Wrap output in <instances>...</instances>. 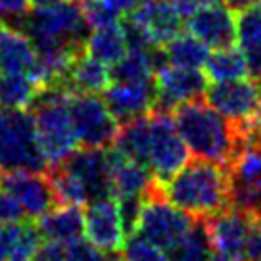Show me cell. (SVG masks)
<instances>
[{
    "label": "cell",
    "instance_id": "28",
    "mask_svg": "<svg viewBox=\"0 0 261 261\" xmlns=\"http://www.w3.org/2000/svg\"><path fill=\"white\" fill-rule=\"evenodd\" d=\"M48 179L58 204L83 205L85 202H89V196H87V190L81 185V180L77 179L65 165H54L48 171Z\"/></svg>",
    "mask_w": 261,
    "mask_h": 261
},
{
    "label": "cell",
    "instance_id": "1",
    "mask_svg": "<svg viewBox=\"0 0 261 261\" xmlns=\"http://www.w3.org/2000/svg\"><path fill=\"white\" fill-rule=\"evenodd\" d=\"M160 190L173 205L194 219H207L232 207L230 169L200 158L187 163Z\"/></svg>",
    "mask_w": 261,
    "mask_h": 261
},
{
    "label": "cell",
    "instance_id": "14",
    "mask_svg": "<svg viewBox=\"0 0 261 261\" xmlns=\"http://www.w3.org/2000/svg\"><path fill=\"white\" fill-rule=\"evenodd\" d=\"M190 35L204 42L207 48H227L237 41L234 10L225 4H205L188 19Z\"/></svg>",
    "mask_w": 261,
    "mask_h": 261
},
{
    "label": "cell",
    "instance_id": "32",
    "mask_svg": "<svg viewBox=\"0 0 261 261\" xmlns=\"http://www.w3.org/2000/svg\"><path fill=\"white\" fill-rule=\"evenodd\" d=\"M33 0H0V23L21 29L31 14Z\"/></svg>",
    "mask_w": 261,
    "mask_h": 261
},
{
    "label": "cell",
    "instance_id": "40",
    "mask_svg": "<svg viewBox=\"0 0 261 261\" xmlns=\"http://www.w3.org/2000/svg\"><path fill=\"white\" fill-rule=\"evenodd\" d=\"M35 4H39V6H46V4H54V2H60V0H33Z\"/></svg>",
    "mask_w": 261,
    "mask_h": 261
},
{
    "label": "cell",
    "instance_id": "31",
    "mask_svg": "<svg viewBox=\"0 0 261 261\" xmlns=\"http://www.w3.org/2000/svg\"><path fill=\"white\" fill-rule=\"evenodd\" d=\"M81 10L89 29H98L119 21V14L114 8H110L104 0H90L89 4L81 6Z\"/></svg>",
    "mask_w": 261,
    "mask_h": 261
},
{
    "label": "cell",
    "instance_id": "21",
    "mask_svg": "<svg viewBox=\"0 0 261 261\" xmlns=\"http://www.w3.org/2000/svg\"><path fill=\"white\" fill-rule=\"evenodd\" d=\"M127 50H129V44H127V35L121 21L92 29L85 42V52H89L90 56L108 65L119 62Z\"/></svg>",
    "mask_w": 261,
    "mask_h": 261
},
{
    "label": "cell",
    "instance_id": "10",
    "mask_svg": "<svg viewBox=\"0 0 261 261\" xmlns=\"http://www.w3.org/2000/svg\"><path fill=\"white\" fill-rule=\"evenodd\" d=\"M207 104L234 125H248L259 117L261 83L253 79L215 83L205 89Z\"/></svg>",
    "mask_w": 261,
    "mask_h": 261
},
{
    "label": "cell",
    "instance_id": "34",
    "mask_svg": "<svg viewBox=\"0 0 261 261\" xmlns=\"http://www.w3.org/2000/svg\"><path fill=\"white\" fill-rule=\"evenodd\" d=\"M21 221H25L23 207L17 204V200L6 188L0 187V227L16 225Z\"/></svg>",
    "mask_w": 261,
    "mask_h": 261
},
{
    "label": "cell",
    "instance_id": "20",
    "mask_svg": "<svg viewBox=\"0 0 261 261\" xmlns=\"http://www.w3.org/2000/svg\"><path fill=\"white\" fill-rule=\"evenodd\" d=\"M67 83L75 92H104L112 83V69L108 67V64L83 50L73 60Z\"/></svg>",
    "mask_w": 261,
    "mask_h": 261
},
{
    "label": "cell",
    "instance_id": "5",
    "mask_svg": "<svg viewBox=\"0 0 261 261\" xmlns=\"http://www.w3.org/2000/svg\"><path fill=\"white\" fill-rule=\"evenodd\" d=\"M46 167L31 110L4 108L0 112V171H44Z\"/></svg>",
    "mask_w": 261,
    "mask_h": 261
},
{
    "label": "cell",
    "instance_id": "27",
    "mask_svg": "<svg viewBox=\"0 0 261 261\" xmlns=\"http://www.w3.org/2000/svg\"><path fill=\"white\" fill-rule=\"evenodd\" d=\"M163 52H165L167 64L180 65V67H196V69L205 65V60L210 56V48L190 33H185V35L179 33L171 42L163 46Z\"/></svg>",
    "mask_w": 261,
    "mask_h": 261
},
{
    "label": "cell",
    "instance_id": "12",
    "mask_svg": "<svg viewBox=\"0 0 261 261\" xmlns=\"http://www.w3.org/2000/svg\"><path fill=\"white\" fill-rule=\"evenodd\" d=\"M0 187L6 188L10 194L23 207L25 215L39 219L41 215L58 205L48 175L42 171H12L0 175Z\"/></svg>",
    "mask_w": 261,
    "mask_h": 261
},
{
    "label": "cell",
    "instance_id": "23",
    "mask_svg": "<svg viewBox=\"0 0 261 261\" xmlns=\"http://www.w3.org/2000/svg\"><path fill=\"white\" fill-rule=\"evenodd\" d=\"M41 89L29 75L2 73L0 75V104L8 110H29L37 100Z\"/></svg>",
    "mask_w": 261,
    "mask_h": 261
},
{
    "label": "cell",
    "instance_id": "17",
    "mask_svg": "<svg viewBox=\"0 0 261 261\" xmlns=\"http://www.w3.org/2000/svg\"><path fill=\"white\" fill-rule=\"evenodd\" d=\"M60 165H65L77 179L81 180V185L85 187L87 196H89V202L114 196L112 187H110L108 160L102 150L83 148V150H77L73 155H69Z\"/></svg>",
    "mask_w": 261,
    "mask_h": 261
},
{
    "label": "cell",
    "instance_id": "30",
    "mask_svg": "<svg viewBox=\"0 0 261 261\" xmlns=\"http://www.w3.org/2000/svg\"><path fill=\"white\" fill-rule=\"evenodd\" d=\"M121 250L123 261H169L167 259V253L163 252L162 248H158L150 240L140 237L139 232L129 234V238L125 240Z\"/></svg>",
    "mask_w": 261,
    "mask_h": 261
},
{
    "label": "cell",
    "instance_id": "35",
    "mask_svg": "<svg viewBox=\"0 0 261 261\" xmlns=\"http://www.w3.org/2000/svg\"><path fill=\"white\" fill-rule=\"evenodd\" d=\"M246 54V62H248V75L252 77L253 81L261 83V46Z\"/></svg>",
    "mask_w": 261,
    "mask_h": 261
},
{
    "label": "cell",
    "instance_id": "29",
    "mask_svg": "<svg viewBox=\"0 0 261 261\" xmlns=\"http://www.w3.org/2000/svg\"><path fill=\"white\" fill-rule=\"evenodd\" d=\"M237 41L244 52L255 50L261 46V8L250 6V8L238 10L237 17Z\"/></svg>",
    "mask_w": 261,
    "mask_h": 261
},
{
    "label": "cell",
    "instance_id": "2",
    "mask_svg": "<svg viewBox=\"0 0 261 261\" xmlns=\"http://www.w3.org/2000/svg\"><path fill=\"white\" fill-rule=\"evenodd\" d=\"M173 121L188 152L200 160L228 167L246 142L238 125L228 121L225 115L200 100H192L175 108Z\"/></svg>",
    "mask_w": 261,
    "mask_h": 261
},
{
    "label": "cell",
    "instance_id": "41",
    "mask_svg": "<svg viewBox=\"0 0 261 261\" xmlns=\"http://www.w3.org/2000/svg\"><path fill=\"white\" fill-rule=\"evenodd\" d=\"M104 261H123V259L119 257V255H115V253H112V255H110V257H106Z\"/></svg>",
    "mask_w": 261,
    "mask_h": 261
},
{
    "label": "cell",
    "instance_id": "8",
    "mask_svg": "<svg viewBox=\"0 0 261 261\" xmlns=\"http://www.w3.org/2000/svg\"><path fill=\"white\" fill-rule=\"evenodd\" d=\"M194 217L173 205L160 190V185L144 196L137 232L152 244L169 252L194 225Z\"/></svg>",
    "mask_w": 261,
    "mask_h": 261
},
{
    "label": "cell",
    "instance_id": "15",
    "mask_svg": "<svg viewBox=\"0 0 261 261\" xmlns=\"http://www.w3.org/2000/svg\"><path fill=\"white\" fill-rule=\"evenodd\" d=\"M108 173H110V187L115 198H127V196H146L152 192L158 182L154 175L150 173L146 165L123 154L121 150H110L106 152Z\"/></svg>",
    "mask_w": 261,
    "mask_h": 261
},
{
    "label": "cell",
    "instance_id": "16",
    "mask_svg": "<svg viewBox=\"0 0 261 261\" xmlns=\"http://www.w3.org/2000/svg\"><path fill=\"white\" fill-rule=\"evenodd\" d=\"M110 112L115 115V119L121 123L133 121L137 117L148 115L155 108V83H121L110 85L104 90Z\"/></svg>",
    "mask_w": 261,
    "mask_h": 261
},
{
    "label": "cell",
    "instance_id": "9",
    "mask_svg": "<svg viewBox=\"0 0 261 261\" xmlns=\"http://www.w3.org/2000/svg\"><path fill=\"white\" fill-rule=\"evenodd\" d=\"M67 106L77 140L83 148L104 150L114 144L119 133V121L110 112L106 100L92 92H71Z\"/></svg>",
    "mask_w": 261,
    "mask_h": 261
},
{
    "label": "cell",
    "instance_id": "26",
    "mask_svg": "<svg viewBox=\"0 0 261 261\" xmlns=\"http://www.w3.org/2000/svg\"><path fill=\"white\" fill-rule=\"evenodd\" d=\"M167 253L169 261H210L212 259V242L205 223L194 221L192 228Z\"/></svg>",
    "mask_w": 261,
    "mask_h": 261
},
{
    "label": "cell",
    "instance_id": "36",
    "mask_svg": "<svg viewBox=\"0 0 261 261\" xmlns=\"http://www.w3.org/2000/svg\"><path fill=\"white\" fill-rule=\"evenodd\" d=\"M171 2L182 21H188L196 14V10L202 6L200 0H171Z\"/></svg>",
    "mask_w": 261,
    "mask_h": 261
},
{
    "label": "cell",
    "instance_id": "7",
    "mask_svg": "<svg viewBox=\"0 0 261 261\" xmlns=\"http://www.w3.org/2000/svg\"><path fill=\"white\" fill-rule=\"evenodd\" d=\"M182 19L171 0H142L123 23L129 48H163L180 33Z\"/></svg>",
    "mask_w": 261,
    "mask_h": 261
},
{
    "label": "cell",
    "instance_id": "11",
    "mask_svg": "<svg viewBox=\"0 0 261 261\" xmlns=\"http://www.w3.org/2000/svg\"><path fill=\"white\" fill-rule=\"evenodd\" d=\"M155 108L162 112H173L192 100H200L207 89V77L196 67L163 64L154 75Z\"/></svg>",
    "mask_w": 261,
    "mask_h": 261
},
{
    "label": "cell",
    "instance_id": "43",
    "mask_svg": "<svg viewBox=\"0 0 261 261\" xmlns=\"http://www.w3.org/2000/svg\"><path fill=\"white\" fill-rule=\"evenodd\" d=\"M259 123H261V112H259Z\"/></svg>",
    "mask_w": 261,
    "mask_h": 261
},
{
    "label": "cell",
    "instance_id": "42",
    "mask_svg": "<svg viewBox=\"0 0 261 261\" xmlns=\"http://www.w3.org/2000/svg\"><path fill=\"white\" fill-rule=\"evenodd\" d=\"M73 4H77V6H85V4H89L90 0H71Z\"/></svg>",
    "mask_w": 261,
    "mask_h": 261
},
{
    "label": "cell",
    "instance_id": "33",
    "mask_svg": "<svg viewBox=\"0 0 261 261\" xmlns=\"http://www.w3.org/2000/svg\"><path fill=\"white\" fill-rule=\"evenodd\" d=\"M142 204H144V196H127V198H117L119 205V215L125 228V234H135L139 227L140 213H142Z\"/></svg>",
    "mask_w": 261,
    "mask_h": 261
},
{
    "label": "cell",
    "instance_id": "3",
    "mask_svg": "<svg viewBox=\"0 0 261 261\" xmlns=\"http://www.w3.org/2000/svg\"><path fill=\"white\" fill-rule=\"evenodd\" d=\"M75 90L64 87L42 89L29 108L35 119L37 144L46 165H60L77 152L79 140L75 135L67 100Z\"/></svg>",
    "mask_w": 261,
    "mask_h": 261
},
{
    "label": "cell",
    "instance_id": "13",
    "mask_svg": "<svg viewBox=\"0 0 261 261\" xmlns=\"http://www.w3.org/2000/svg\"><path fill=\"white\" fill-rule=\"evenodd\" d=\"M85 234L90 244L104 253H117L123 248L125 228L119 205L112 196L90 202L85 212Z\"/></svg>",
    "mask_w": 261,
    "mask_h": 261
},
{
    "label": "cell",
    "instance_id": "18",
    "mask_svg": "<svg viewBox=\"0 0 261 261\" xmlns=\"http://www.w3.org/2000/svg\"><path fill=\"white\" fill-rule=\"evenodd\" d=\"M37 62V50L21 29L0 23V75H31Z\"/></svg>",
    "mask_w": 261,
    "mask_h": 261
},
{
    "label": "cell",
    "instance_id": "22",
    "mask_svg": "<svg viewBox=\"0 0 261 261\" xmlns=\"http://www.w3.org/2000/svg\"><path fill=\"white\" fill-rule=\"evenodd\" d=\"M248 75V62L244 50L234 46L217 48L205 60V77L213 83H227L244 79Z\"/></svg>",
    "mask_w": 261,
    "mask_h": 261
},
{
    "label": "cell",
    "instance_id": "4",
    "mask_svg": "<svg viewBox=\"0 0 261 261\" xmlns=\"http://www.w3.org/2000/svg\"><path fill=\"white\" fill-rule=\"evenodd\" d=\"M21 31L31 39L35 50L42 48H85L89 25L81 6L73 2H54L33 10Z\"/></svg>",
    "mask_w": 261,
    "mask_h": 261
},
{
    "label": "cell",
    "instance_id": "38",
    "mask_svg": "<svg viewBox=\"0 0 261 261\" xmlns=\"http://www.w3.org/2000/svg\"><path fill=\"white\" fill-rule=\"evenodd\" d=\"M228 4V8L232 10H244V8H250V6H255L257 2H261V0H225Z\"/></svg>",
    "mask_w": 261,
    "mask_h": 261
},
{
    "label": "cell",
    "instance_id": "37",
    "mask_svg": "<svg viewBox=\"0 0 261 261\" xmlns=\"http://www.w3.org/2000/svg\"><path fill=\"white\" fill-rule=\"evenodd\" d=\"M104 2L110 8H114L119 16H123V14H130L142 0H104Z\"/></svg>",
    "mask_w": 261,
    "mask_h": 261
},
{
    "label": "cell",
    "instance_id": "19",
    "mask_svg": "<svg viewBox=\"0 0 261 261\" xmlns=\"http://www.w3.org/2000/svg\"><path fill=\"white\" fill-rule=\"evenodd\" d=\"M37 228L44 240L67 242L81 238L85 230V215L81 212V205H54L39 217Z\"/></svg>",
    "mask_w": 261,
    "mask_h": 261
},
{
    "label": "cell",
    "instance_id": "24",
    "mask_svg": "<svg viewBox=\"0 0 261 261\" xmlns=\"http://www.w3.org/2000/svg\"><path fill=\"white\" fill-rule=\"evenodd\" d=\"M6 230V261H35L41 248V232L37 225H31L27 221L8 225Z\"/></svg>",
    "mask_w": 261,
    "mask_h": 261
},
{
    "label": "cell",
    "instance_id": "39",
    "mask_svg": "<svg viewBox=\"0 0 261 261\" xmlns=\"http://www.w3.org/2000/svg\"><path fill=\"white\" fill-rule=\"evenodd\" d=\"M6 252H8V244H6V230L0 227V261H6Z\"/></svg>",
    "mask_w": 261,
    "mask_h": 261
},
{
    "label": "cell",
    "instance_id": "25",
    "mask_svg": "<svg viewBox=\"0 0 261 261\" xmlns=\"http://www.w3.org/2000/svg\"><path fill=\"white\" fill-rule=\"evenodd\" d=\"M104 252H100L96 246L85 242L83 238L56 242L46 240V244L39 248L35 261H104Z\"/></svg>",
    "mask_w": 261,
    "mask_h": 261
},
{
    "label": "cell",
    "instance_id": "6",
    "mask_svg": "<svg viewBox=\"0 0 261 261\" xmlns=\"http://www.w3.org/2000/svg\"><path fill=\"white\" fill-rule=\"evenodd\" d=\"M188 152L185 140L180 139L171 112L152 110L148 114V144L146 165L154 175L155 182L162 187L188 163Z\"/></svg>",
    "mask_w": 261,
    "mask_h": 261
}]
</instances>
